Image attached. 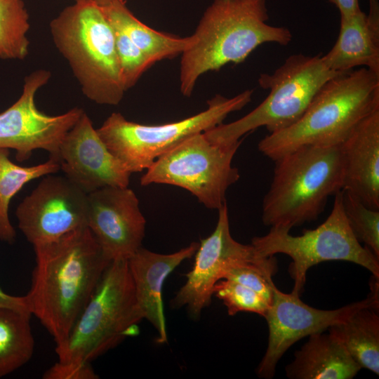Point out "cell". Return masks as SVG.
Masks as SVG:
<instances>
[{
	"instance_id": "31",
	"label": "cell",
	"mask_w": 379,
	"mask_h": 379,
	"mask_svg": "<svg viewBox=\"0 0 379 379\" xmlns=\"http://www.w3.org/2000/svg\"><path fill=\"white\" fill-rule=\"evenodd\" d=\"M0 307H9L18 310H27L25 296H15L5 293L0 288Z\"/></svg>"
},
{
	"instance_id": "17",
	"label": "cell",
	"mask_w": 379,
	"mask_h": 379,
	"mask_svg": "<svg viewBox=\"0 0 379 379\" xmlns=\"http://www.w3.org/2000/svg\"><path fill=\"white\" fill-rule=\"evenodd\" d=\"M342 190L379 210V108L366 116L341 144Z\"/></svg>"
},
{
	"instance_id": "28",
	"label": "cell",
	"mask_w": 379,
	"mask_h": 379,
	"mask_svg": "<svg viewBox=\"0 0 379 379\" xmlns=\"http://www.w3.org/2000/svg\"><path fill=\"white\" fill-rule=\"evenodd\" d=\"M112 27L121 80L127 91L136 84L141 75L153 64L125 33Z\"/></svg>"
},
{
	"instance_id": "6",
	"label": "cell",
	"mask_w": 379,
	"mask_h": 379,
	"mask_svg": "<svg viewBox=\"0 0 379 379\" xmlns=\"http://www.w3.org/2000/svg\"><path fill=\"white\" fill-rule=\"evenodd\" d=\"M144 314L138 302L126 260H113L104 271L65 344L55 348L58 361L89 364L138 333Z\"/></svg>"
},
{
	"instance_id": "13",
	"label": "cell",
	"mask_w": 379,
	"mask_h": 379,
	"mask_svg": "<svg viewBox=\"0 0 379 379\" xmlns=\"http://www.w3.org/2000/svg\"><path fill=\"white\" fill-rule=\"evenodd\" d=\"M50 77L51 72L45 69L35 70L27 76L20 97L0 113V148L15 150V158L20 162L27 160L38 149L48 152L50 158L58 162L63 138L84 113L83 109L74 107L64 114L51 116L38 109L35 95Z\"/></svg>"
},
{
	"instance_id": "10",
	"label": "cell",
	"mask_w": 379,
	"mask_h": 379,
	"mask_svg": "<svg viewBox=\"0 0 379 379\" xmlns=\"http://www.w3.org/2000/svg\"><path fill=\"white\" fill-rule=\"evenodd\" d=\"M241 140L216 143L204 132L194 134L157 158L140 178L141 185L166 184L183 188L206 208L226 204L228 188L240 178L232 164Z\"/></svg>"
},
{
	"instance_id": "22",
	"label": "cell",
	"mask_w": 379,
	"mask_h": 379,
	"mask_svg": "<svg viewBox=\"0 0 379 379\" xmlns=\"http://www.w3.org/2000/svg\"><path fill=\"white\" fill-rule=\"evenodd\" d=\"M362 368L379 375L378 308H362L343 322L328 328Z\"/></svg>"
},
{
	"instance_id": "21",
	"label": "cell",
	"mask_w": 379,
	"mask_h": 379,
	"mask_svg": "<svg viewBox=\"0 0 379 379\" xmlns=\"http://www.w3.org/2000/svg\"><path fill=\"white\" fill-rule=\"evenodd\" d=\"M101 7L112 25L125 33L152 64L182 54L194 41L193 35L174 36L148 27L130 11L123 0Z\"/></svg>"
},
{
	"instance_id": "29",
	"label": "cell",
	"mask_w": 379,
	"mask_h": 379,
	"mask_svg": "<svg viewBox=\"0 0 379 379\" xmlns=\"http://www.w3.org/2000/svg\"><path fill=\"white\" fill-rule=\"evenodd\" d=\"M274 274L253 263L241 262L232 265L223 272L222 279L237 281L255 291L270 304L273 296Z\"/></svg>"
},
{
	"instance_id": "24",
	"label": "cell",
	"mask_w": 379,
	"mask_h": 379,
	"mask_svg": "<svg viewBox=\"0 0 379 379\" xmlns=\"http://www.w3.org/2000/svg\"><path fill=\"white\" fill-rule=\"evenodd\" d=\"M8 149L0 148V241L12 244L16 232L8 215L11 199L27 182L46 175L55 173L60 164L53 159L33 166H21L9 158Z\"/></svg>"
},
{
	"instance_id": "23",
	"label": "cell",
	"mask_w": 379,
	"mask_h": 379,
	"mask_svg": "<svg viewBox=\"0 0 379 379\" xmlns=\"http://www.w3.org/2000/svg\"><path fill=\"white\" fill-rule=\"evenodd\" d=\"M31 316L27 310L0 307V378L31 359L34 350Z\"/></svg>"
},
{
	"instance_id": "2",
	"label": "cell",
	"mask_w": 379,
	"mask_h": 379,
	"mask_svg": "<svg viewBox=\"0 0 379 379\" xmlns=\"http://www.w3.org/2000/svg\"><path fill=\"white\" fill-rule=\"evenodd\" d=\"M266 0H213L192 34L193 44L182 53L180 91L190 97L203 74L228 63H240L266 43L288 45L291 31L274 26Z\"/></svg>"
},
{
	"instance_id": "11",
	"label": "cell",
	"mask_w": 379,
	"mask_h": 379,
	"mask_svg": "<svg viewBox=\"0 0 379 379\" xmlns=\"http://www.w3.org/2000/svg\"><path fill=\"white\" fill-rule=\"evenodd\" d=\"M194 255L192 269L185 274L186 282L171 301L174 309L185 306L194 319H199L202 310L211 304L214 286L230 266L249 262L273 274L277 270L274 256L264 257L252 244H243L233 239L226 204L218 209L215 230L207 238L201 240Z\"/></svg>"
},
{
	"instance_id": "33",
	"label": "cell",
	"mask_w": 379,
	"mask_h": 379,
	"mask_svg": "<svg viewBox=\"0 0 379 379\" xmlns=\"http://www.w3.org/2000/svg\"><path fill=\"white\" fill-rule=\"evenodd\" d=\"M100 6H105L114 0H93Z\"/></svg>"
},
{
	"instance_id": "15",
	"label": "cell",
	"mask_w": 379,
	"mask_h": 379,
	"mask_svg": "<svg viewBox=\"0 0 379 379\" xmlns=\"http://www.w3.org/2000/svg\"><path fill=\"white\" fill-rule=\"evenodd\" d=\"M88 223L105 255L127 260L141 247L146 220L135 192L128 187L107 186L88 194Z\"/></svg>"
},
{
	"instance_id": "16",
	"label": "cell",
	"mask_w": 379,
	"mask_h": 379,
	"mask_svg": "<svg viewBox=\"0 0 379 379\" xmlns=\"http://www.w3.org/2000/svg\"><path fill=\"white\" fill-rule=\"evenodd\" d=\"M58 162L65 177L86 194L129 185L131 173L109 150L85 112L63 138Z\"/></svg>"
},
{
	"instance_id": "9",
	"label": "cell",
	"mask_w": 379,
	"mask_h": 379,
	"mask_svg": "<svg viewBox=\"0 0 379 379\" xmlns=\"http://www.w3.org/2000/svg\"><path fill=\"white\" fill-rule=\"evenodd\" d=\"M334 195L331 213L317 228L293 236L286 228L271 227L267 234L252 239L251 244L264 257L283 253L292 259L288 272L294 280V293L300 295L307 270L325 261L354 262L379 277V258L352 233L344 213L341 190Z\"/></svg>"
},
{
	"instance_id": "19",
	"label": "cell",
	"mask_w": 379,
	"mask_h": 379,
	"mask_svg": "<svg viewBox=\"0 0 379 379\" xmlns=\"http://www.w3.org/2000/svg\"><path fill=\"white\" fill-rule=\"evenodd\" d=\"M322 58L334 72L362 67L379 74L378 0H369L368 14L360 10L350 16L340 17L338 39Z\"/></svg>"
},
{
	"instance_id": "20",
	"label": "cell",
	"mask_w": 379,
	"mask_h": 379,
	"mask_svg": "<svg viewBox=\"0 0 379 379\" xmlns=\"http://www.w3.org/2000/svg\"><path fill=\"white\" fill-rule=\"evenodd\" d=\"M300 350L294 360L286 366L291 379H351L361 367L354 361L342 343L333 335L317 333Z\"/></svg>"
},
{
	"instance_id": "34",
	"label": "cell",
	"mask_w": 379,
	"mask_h": 379,
	"mask_svg": "<svg viewBox=\"0 0 379 379\" xmlns=\"http://www.w3.org/2000/svg\"><path fill=\"white\" fill-rule=\"evenodd\" d=\"M76 1H86V0H74Z\"/></svg>"
},
{
	"instance_id": "27",
	"label": "cell",
	"mask_w": 379,
	"mask_h": 379,
	"mask_svg": "<svg viewBox=\"0 0 379 379\" xmlns=\"http://www.w3.org/2000/svg\"><path fill=\"white\" fill-rule=\"evenodd\" d=\"M213 295L222 301L230 316L248 312L265 317L270 305L255 291L230 279L219 280L214 286Z\"/></svg>"
},
{
	"instance_id": "12",
	"label": "cell",
	"mask_w": 379,
	"mask_h": 379,
	"mask_svg": "<svg viewBox=\"0 0 379 379\" xmlns=\"http://www.w3.org/2000/svg\"><path fill=\"white\" fill-rule=\"evenodd\" d=\"M373 279L371 293L366 299L332 310L312 307L303 302L300 295L285 293L274 285L272 300L264 317L268 325V344L258 366V375L267 379L273 378L279 359L299 340L323 333L362 308H379L378 278L373 277Z\"/></svg>"
},
{
	"instance_id": "26",
	"label": "cell",
	"mask_w": 379,
	"mask_h": 379,
	"mask_svg": "<svg viewBox=\"0 0 379 379\" xmlns=\"http://www.w3.org/2000/svg\"><path fill=\"white\" fill-rule=\"evenodd\" d=\"M344 213L354 237L379 258V210L367 207L352 193L341 190Z\"/></svg>"
},
{
	"instance_id": "5",
	"label": "cell",
	"mask_w": 379,
	"mask_h": 379,
	"mask_svg": "<svg viewBox=\"0 0 379 379\" xmlns=\"http://www.w3.org/2000/svg\"><path fill=\"white\" fill-rule=\"evenodd\" d=\"M274 174L262 205V220L291 230L315 220L328 197L342 190L341 145H307L274 161Z\"/></svg>"
},
{
	"instance_id": "8",
	"label": "cell",
	"mask_w": 379,
	"mask_h": 379,
	"mask_svg": "<svg viewBox=\"0 0 379 379\" xmlns=\"http://www.w3.org/2000/svg\"><path fill=\"white\" fill-rule=\"evenodd\" d=\"M253 93V90H246L232 98L216 95L208 101L205 110L180 121L159 125L130 121L121 114L114 112L97 132L131 173L141 172L186 138L222 124L230 113L247 105Z\"/></svg>"
},
{
	"instance_id": "32",
	"label": "cell",
	"mask_w": 379,
	"mask_h": 379,
	"mask_svg": "<svg viewBox=\"0 0 379 379\" xmlns=\"http://www.w3.org/2000/svg\"><path fill=\"white\" fill-rule=\"evenodd\" d=\"M339 10L340 17H348L359 11V0H329Z\"/></svg>"
},
{
	"instance_id": "14",
	"label": "cell",
	"mask_w": 379,
	"mask_h": 379,
	"mask_svg": "<svg viewBox=\"0 0 379 379\" xmlns=\"http://www.w3.org/2000/svg\"><path fill=\"white\" fill-rule=\"evenodd\" d=\"M88 194L67 178L51 174L16 208L18 226L33 246L87 227Z\"/></svg>"
},
{
	"instance_id": "1",
	"label": "cell",
	"mask_w": 379,
	"mask_h": 379,
	"mask_svg": "<svg viewBox=\"0 0 379 379\" xmlns=\"http://www.w3.org/2000/svg\"><path fill=\"white\" fill-rule=\"evenodd\" d=\"M35 266L27 309L62 346L104 271L112 262L88 227L34 246Z\"/></svg>"
},
{
	"instance_id": "3",
	"label": "cell",
	"mask_w": 379,
	"mask_h": 379,
	"mask_svg": "<svg viewBox=\"0 0 379 379\" xmlns=\"http://www.w3.org/2000/svg\"><path fill=\"white\" fill-rule=\"evenodd\" d=\"M378 108L379 74L366 67L342 72L321 87L296 122L264 137L258 150L274 161L302 146L341 145Z\"/></svg>"
},
{
	"instance_id": "7",
	"label": "cell",
	"mask_w": 379,
	"mask_h": 379,
	"mask_svg": "<svg viewBox=\"0 0 379 379\" xmlns=\"http://www.w3.org/2000/svg\"><path fill=\"white\" fill-rule=\"evenodd\" d=\"M340 73L331 70L320 54L291 55L272 73L260 74L259 85L270 92L260 105L241 118L204 133L211 142L233 143L260 127L270 133L286 128L301 117L321 87Z\"/></svg>"
},
{
	"instance_id": "25",
	"label": "cell",
	"mask_w": 379,
	"mask_h": 379,
	"mask_svg": "<svg viewBox=\"0 0 379 379\" xmlns=\"http://www.w3.org/2000/svg\"><path fill=\"white\" fill-rule=\"evenodd\" d=\"M29 15L22 0H0V59L24 60L29 52Z\"/></svg>"
},
{
	"instance_id": "30",
	"label": "cell",
	"mask_w": 379,
	"mask_h": 379,
	"mask_svg": "<svg viewBox=\"0 0 379 379\" xmlns=\"http://www.w3.org/2000/svg\"><path fill=\"white\" fill-rule=\"evenodd\" d=\"M44 379H98L91 363L74 365L58 361L43 374Z\"/></svg>"
},
{
	"instance_id": "4",
	"label": "cell",
	"mask_w": 379,
	"mask_h": 379,
	"mask_svg": "<svg viewBox=\"0 0 379 379\" xmlns=\"http://www.w3.org/2000/svg\"><path fill=\"white\" fill-rule=\"evenodd\" d=\"M50 29L85 96L100 105L119 104L126 91L114 28L102 7L93 0L76 1L52 20Z\"/></svg>"
},
{
	"instance_id": "18",
	"label": "cell",
	"mask_w": 379,
	"mask_h": 379,
	"mask_svg": "<svg viewBox=\"0 0 379 379\" xmlns=\"http://www.w3.org/2000/svg\"><path fill=\"white\" fill-rule=\"evenodd\" d=\"M199 243L170 254H161L140 247L128 260L138 302L144 318L158 333L157 342H168L162 291L165 280L184 260L194 255Z\"/></svg>"
}]
</instances>
